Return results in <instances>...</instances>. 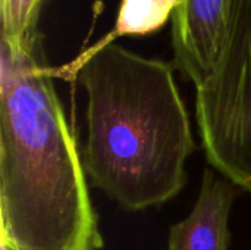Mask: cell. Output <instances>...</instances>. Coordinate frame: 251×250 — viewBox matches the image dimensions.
Wrapping results in <instances>:
<instances>
[{
    "mask_svg": "<svg viewBox=\"0 0 251 250\" xmlns=\"http://www.w3.org/2000/svg\"><path fill=\"white\" fill-rule=\"evenodd\" d=\"M0 52V248L101 250L82 156L41 43Z\"/></svg>",
    "mask_w": 251,
    "mask_h": 250,
    "instance_id": "cell-1",
    "label": "cell"
},
{
    "mask_svg": "<svg viewBox=\"0 0 251 250\" xmlns=\"http://www.w3.org/2000/svg\"><path fill=\"white\" fill-rule=\"evenodd\" d=\"M174 69L121 44L94 43L60 71L87 94L84 171L131 212L162 206L187 184L196 146Z\"/></svg>",
    "mask_w": 251,
    "mask_h": 250,
    "instance_id": "cell-2",
    "label": "cell"
},
{
    "mask_svg": "<svg viewBox=\"0 0 251 250\" xmlns=\"http://www.w3.org/2000/svg\"><path fill=\"white\" fill-rule=\"evenodd\" d=\"M196 121L212 168L251 194V0H232L210 77L196 87Z\"/></svg>",
    "mask_w": 251,
    "mask_h": 250,
    "instance_id": "cell-3",
    "label": "cell"
},
{
    "mask_svg": "<svg viewBox=\"0 0 251 250\" xmlns=\"http://www.w3.org/2000/svg\"><path fill=\"white\" fill-rule=\"evenodd\" d=\"M237 189L215 168H206L193 211L169 230L168 250L229 249V215Z\"/></svg>",
    "mask_w": 251,
    "mask_h": 250,
    "instance_id": "cell-4",
    "label": "cell"
},
{
    "mask_svg": "<svg viewBox=\"0 0 251 250\" xmlns=\"http://www.w3.org/2000/svg\"><path fill=\"white\" fill-rule=\"evenodd\" d=\"M184 0H121L115 27L96 44L115 43L119 37L149 35L172 21Z\"/></svg>",
    "mask_w": 251,
    "mask_h": 250,
    "instance_id": "cell-5",
    "label": "cell"
},
{
    "mask_svg": "<svg viewBox=\"0 0 251 250\" xmlns=\"http://www.w3.org/2000/svg\"><path fill=\"white\" fill-rule=\"evenodd\" d=\"M41 0H0L1 44L10 50H29L41 40L37 31Z\"/></svg>",
    "mask_w": 251,
    "mask_h": 250,
    "instance_id": "cell-6",
    "label": "cell"
}]
</instances>
